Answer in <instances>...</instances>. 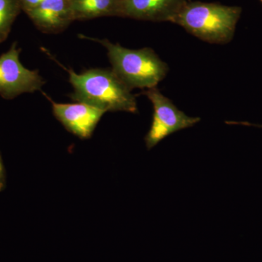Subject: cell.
Instances as JSON below:
<instances>
[{
  "instance_id": "1",
  "label": "cell",
  "mask_w": 262,
  "mask_h": 262,
  "mask_svg": "<svg viewBox=\"0 0 262 262\" xmlns=\"http://www.w3.org/2000/svg\"><path fill=\"white\" fill-rule=\"evenodd\" d=\"M76 102L88 103L105 112L137 113L136 96L113 70L91 69L81 74L68 70Z\"/></svg>"
},
{
  "instance_id": "2",
  "label": "cell",
  "mask_w": 262,
  "mask_h": 262,
  "mask_svg": "<svg viewBox=\"0 0 262 262\" xmlns=\"http://www.w3.org/2000/svg\"><path fill=\"white\" fill-rule=\"evenodd\" d=\"M81 37L99 42L106 48L112 70L130 90L157 87L168 74V64L151 48L131 50L106 39Z\"/></svg>"
},
{
  "instance_id": "3",
  "label": "cell",
  "mask_w": 262,
  "mask_h": 262,
  "mask_svg": "<svg viewBox=\"0 0 262 262\" xmlns=\"http://www.w3.org/2000/svg\"><path fill=\"white\" fill-rule=\"evenodd\" d=\"M241 12L237 6L189 2L171 23L178 24L205 42L227 44L234 37Z\"/></svg>"
},
{
  "instance_id": "4",
  "label": "cell",
  "mask_w": 262,
  "mask_h": 262,
  "mask_svg": "<svg viewBox=\"0 0 262 262\" xmlns=\"http://www.w3.org/2000/svg\"><path fill=\"white\" fill-rule=\"evenodd\" d=\"M144 94L149 98L154 108L151 127L144 138L148 150L174 133L193 127L201 121L200 117L188 116L179 110L157 87L146 90Z\"/></svg>"
},
{
  "instance_id": "5",
  "label": "cell",
  "mask_w": 262,
  "mask_h": 262,
  "mask_svg": "<svg viewBox=\"0 0 262 262\" xmlns=\"http://www.w3.org/2000/svg\"><path fill=\"white\" fill-rule=\"evenodd\" d=\"M20 52L15 42L0 56V96L5 99L40 91L46 84L37 70H29L22 64L19 59Z\"/></svg>"
},
{
  "instance_id": "6",
  "label": "cell",
  "mask_w": 262,
  "mask_h": 262,
  "mask_svg": "<svg viewBox=\"0 0 262 262\" xmlns=\"http://www.w3.org/2000/svg\"><path fill=\"white\" fill-rule=\"evenodd\" d=\"M57 120L69 132L82 139H89L101 120L104 110L82 102L56 103L49 99Z\"/></svg>"
},
{
  "instance_id": "7",
  "label": "cell",
  "mask_w": 262,
  "mask_h": 262,
  "mask_svg": "<svg viewBox=\"0 0 262 262\" xmlns=\"http://www.w3.org/2000/svg\"><path fill=\"white\" fill-rule=\"evenodd\" d=\"M189 0H122L121 16L171 22Z\"/></svg>"
},
{
  "instance_id": "8",
  "label": "cell",
  "mask_w": 262,
  "mask_h": 262,
  "mask_svg": "<svg viewBox=\"0 0 262 262\" xmlns=\"http://www.w3.org/2000/svg\"><path fill=\"white\" fill-rule=\"evenodd\" d=\"M27 13L38 28L48 33L60 32L74 20L70 0H44Z\"/></svg>"
},
{
  "instance_id": "9",
  "label": "cell",
  "mask_w": 262,
  "mask_h": 262,
  "mask_svg": "<svg viewBox=\"0 0 262 262\" xmlns=\"http://www.w3.org/2000/svg\"><path fill=\"white\" fill-rule=\"evenodd\" d=\"M74 20L121 16L122 0H70Z\"/></svg>"
},
{
  "instance_id": "10",
  "label": "cell",
  "mask_w": 262,
  "mask_h": 262,
  "mask_svg": "<svg viewBox=\"0 0 262 262\" xmlns=\"http://www.w3.org/2000/svg\"><path fill=\"white\" fill-rule=\"evenodd\" d=\"M17 12V0H0V44L6 40Z\"/></svg>"
},
{
  "instance_id": "11",
  "label": "cell",
  "mask_w": 262,
  "mask_h": 262,
  "mask_svg": "<svg viewBox=\"0 0 262 262\" xmlns=\"http://www.w3.org/2000/svg\"><path fill=\"white\" fill-rule=\"evenodd\" d=\"M43 1L44 0H20L27 12L37 8Z\"/></svg>"
},
{
  "instance_id": "12",
  "label": "cell",
  "mask_w": 262,
  "mask_h": 262,
  "mask_svg": "<svg viewBox=\"0 0 262 262\" xmlns=\"http://www.w3.org/2000/svg\"><path fill=\"white\" fill-rule=\"evenodd\" d=\"M5 182H6V177H5V171L4 165H3V160L0 156V192L4 189L5 187Z\"/></svg>"
},
{
  "instance_id": "13",
  "label": "cell",
  "mask_w": 262,
  "mask_h": 262,
  "mask_svg": "<svg viewBox=\"0 0 262 262\" xmlns=\"http://www.w3.org/2000/svg\"><path fill=\"white\" fill-rule=\"evenodd\" d=\"M226 123L229 124V125H246V126H254L257 127H261L262 128V125H258V124H253L250 123L248 122H233V121H227Z\"/></svg>"
},
{
  "instance_id": "14",
  "label": "cell",
  "mask_w": 262,
  "mask_h": 262,
  "mask_svg": "<svg viewBox=\"0 0 262 262\" xmlns=\"http://www.w3.org/2000/svg\"><path fill=\"white\" fill-rule=\"evenodd\" d=\"M260 1H261V3H262V0H260Z\"/></svg>"
}]
</instances>
